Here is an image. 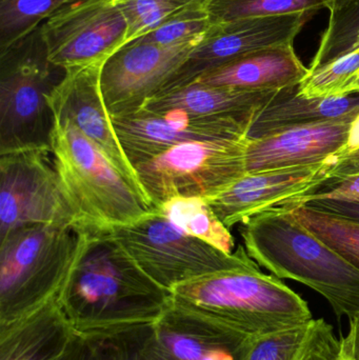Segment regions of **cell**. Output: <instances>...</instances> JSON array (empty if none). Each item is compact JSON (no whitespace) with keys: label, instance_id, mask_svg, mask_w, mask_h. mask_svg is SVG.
I'll return each instance as SVG.
<instances>
[{"label":"cell","instance_id":"1","mask_svg":"<svg viewBox=\"0 0 359 360\" xmlns=\"http://www.w3.org/2000/svg\"><path fill=\"white\" fill-rule=\"evenodd\" d=\"M59 302L75 334L153 325L171 302L109 231L92 232Z\"/></svg>","mask_w":359,"mask_h":360},{"label":"cell","instance_id":"2","mask_svg":"<svg viewBox=\"0 0 359 360\" xmlns=\"http://www.w3.org/2000/svg\"><path fill=\"white\" fill-rule=\"evenodd\" d=\"M240 234L257 264L318 292L339 321L359 315L358 269L306 228L291 207L282 205L250 218Z\"/></svg>","mask_w":359,"mask_h":360},{"label":"cell","instance_id":"3","mask_svg":"<svg viewBox=\"0 0 359 360\" xmlns=\"http://www.w3.org/2000/svg\"><path fill=\"white\" fill-rule=\"evenodd\" d=\"M170 294L175 306L252 338L313 319L301 296L259 266L204 275L176 285Z\"/></svg>","mask_w":359,"mask_h":360},{"label":"cell","instance_id":"4","mask_svg":"<svg viewBox=\"0 0 359 360\" xmlns=\"http://www.w3.org/2000/svg\"><path fill=\"white\" fill-rule=\"evenodd\" d=\"M80 226L21 228L0 243V327L59 298L88 245Z\"/></svg>","mask_w":359,"mask_h":360},{"label":"cell","instance_id":"5","mask_svg":"<svg viewBox=\"0 0 359 360\" xmlns=\"http://www.w3.org/2000/svg\"><path fill=\"white\" fill-rule=\"evenodd\" d=\"M51 151L79 226L110 231L152 211L145 197L72 124L55 116Z\"/></svg>","mask_w":359,"mask_h":360},{"label":"cell","instance_id":"6","mask_svg":"<svg viewBox=\"0 0 359 360\" xmlns=\"http://www.w3.org/2000/svg\"><path fill=\"white\" fill-rule=\"evenodd\" d=\"M65 72L48 58L41 25L0 52V154L51 149L48 96Z\"/></svg>","mask_w":359,"mask_h":360},{"label":"cell","instance_id":"7","mask_svg":"<svg viewBox=\"0 0 359 360\" xmlns=\"http://www.w3.org/2000/svg\"><path fill=\"white\" fill-rule=\"evenodd\" d=\"M109 232L137 266L169 292L219 271L259 266L242 245L233 254L225 253L183 232L157 209Z\"/></svg>","mask_w":359,"mask_h":360},{"label":"cell","instance_id":"8","mask_svg":"<svg viewBox=\"0 0 359 360\" xmlns=\"http://www.w3.org/2000/svg\"><path fill=\"white\" fill-rule=\"evenodd\" d=\"M246 139L193 141L136 167L152 209L177 197L208 199L247 174Z\"/></svg>","mask_w":359,"mask_h":360},{"label":"cell","instance_id":"9","mask_svg":"<svg viewBox=\"0 0 359 360\" xmlns=\"http://www.w3.org/2000/svg\"><path fill=\"white\" fill-rule=\"evenodd\" d=\"M32 226H80L51 149L0 154V239Z\"/></svg>","mask_w":359,"mask_h":360},{"label":"cell","instance_id":"10","mask_svg":"<svg viewBox=\"0 0 359 360\" xmlns=\"http://www.w3.org/2000/svg\"><path fill=\"white\" fill-rule=\"evenodd\" d=\"M48 58L63 70L105 63L129 41L118 0H81L60 8L41 25Z\"/></svg>","mask_w":359,"mask_h":360},{"label":"cell","instance_id":"11","mask_svg":"<svg viewBox=\"0 0 359 360\" xmlns=\"http://www.w3.org/2000/svg\"><path fill=\"white\" fill-rule=\"evenodd\" d=\"M112 120L135 170L183 143L246 139L253 124L238 118L191 115L181 110L152 112L143 108Z\"/></svg>","mask_w":359,"mask_h":360},{"label":"cell","instance_id":"12","mask_svg":"<svg viewBox=\"0 0 359 360\" xmlns=\"http://www.w3.org/2000/svg\"><path fill=\"white\" fill-rule=\"evenodd\" d=\"M313 15L295 13L213 25L160 93L192 84L204 74L250 53L293 44Z\"/></svg>","mask_w":359,"mask_h":360},{"label":"cell","instance_id":"13","mask_svg":"<svg viewBox=\"0 0 359 360\" xmlns=\"http://www.w3.org/2000/svg\"><path fill=\"white\" fill-rule=\"evenodd\" d=\"M202 38L172 46L132 42L114 53L103 63L100 76L112 117L136 111L159 94Z\"/></svg>","mask_w":359,"mask_h":360},{"label":"cell","instance_id":"14","mask_svg":"<svg viewBox=\"0 0 359 360\" xmlns=\"http://www.w3.org/2000/svg\"><path fill=\"white\" fill-rule=\"evenodd\" d=\"M251 340L172 302L143 330L145 350L153 360H244Z\"/></svg>","mask_w":359,"mask_h":360},{"label":"cell","instance_id":"15","mask_svg":"<svg viewBox=\"0 0 359 360\" xmlns=\"http://www.w3.org/2000/svg\"><path fill=\"white\" fill-rule=\"evenodd\" d=\"M103 63L67 70L48 96V103L54 116L70 120L143 195L136 170L122 149L103 101L100 86Z\"/></svg>","mask_w":359,"mask_h":360},{"label":"cell","instance_id":"16","mask_svg":"<svg viewBox=\"0 0 359 360\" xmlns=\"http://www.w3.org/2000/svg\"><path fill=\"white\" fill-rule=\"evenodd\" d=\"M329 162L246 174L219 194L206 199L228 229L274 209L293 207L328 182Z\"/></svg>","mask_w":359,"mask_h":360},{"label":"cell","instance_id":"17","mask_svg":"<svg viewBox=\"0 0 359 360\" xmlns=\"http://www.w3.org/2000/svg\"><path fill=\"white\" fill-rule=\"evenodd\" d=\"M359 110L344 117L274 131L247 139V174L320 164L347 150Z\"/></svg>","mask_w":359,"mask_h":360},{"label":"cell","instance_id":"18","mask_svg":"<svg viewBox=\"0 0 359 360\" xmlns=\"http://www.w3.org/2000/svg\"><path fill=\"white\" fill-rule=\"evenodd\" d=\"M309 74L293 44L250 53L198 78L196 82L244 91L286 90Z\"/></svg>","mask_w":359,"mask_h":360},{"label":"cell","instance_id":"19","mask_svg":"<svg viewBox=\"0 0 359 360\" xmlns=\"http://www.w3.org/2000/svg\"><path fill=\"white\" fill-rule=\"evenodd\" d=\"M280 93L278 90H235L195 82L159 93L141 108L152 112L181 110L191 115L238 118L254 122Z\"/></svg>","mask_w":359,"mask_h":360},{"label":"cell","instance_id":"20","mask_svg":"<svg viewBox=\"0 0 359 360\" xmlns=\"http://www.w3.org/2000/svg\"><path fill=\"white\" fill-rule=\"evenodd\" d=\"M74 335L56 298L23 319L0 327V360H59Z\"/></svg>","mask_w":359,"mask_h":360},{"label":"cell","instance_id":"21","mask_svg":"<svg viewBox=\"0 0 359 360\" xmlns=\"http://www.w3.org/2000/svg\"><path fill=\"white\" fill-rule=\"evenodd\" d=\"M299 86L280 91L278 96L257 116L249 139H259L274 131L344 117L359 110V93L341 97H305Z\"/></svg>","mask_w":359,"mask_h":360},{"label":"cell","instance_id":"22","mask_svg":"<svg viewBox=\"0 0 359 360\" xmlns=\"http://www.w3.org/2000/svg\"><path fill=\"white\" fill-rule=\"evenodd\" d=\"M341 340L325 319L280 330L251 340L244 360H310L327 353L339 352Z\"/></svg>","mask_w":359,"mask_h":360},{"label":"cell","instance_id":"23","mask_svg":"<svg viewBox=\"0 0 359 360\" xmlns=\"http://www.w3.org/2000/svg\"><path fill=\"white\" fill-rule=\"evenodd\" d=\"M177 228L216 249L233 254L234 237L202 197H177L156 207Z\"/></svg>","mask_w":359,"mask_h":360},{"label":"cell","instance_id":"24","mask_svg":"<svg viewBox=\"0 0 359 360\" xmlns=\"http://www.w3.org/2000/svg\"><path fill=\"white\" fill-rule=\"evenodd\" d=\"M359 86V35L351 48L326 65L309 71L299 84L303 96L341 97L358 94Z\"/></svg>","mask_w":359,"mask_h":360},{"label":"cell","instance_id":"25","mask_svg":"<svg viewBox=\"0 0 359 360\" xmlns=\"http://www.w3.org/2000/svg\"><path fill=\"white\" fill-rule=\"evenodd\" d=\"M78 1L81 0H0V52L29 35L57 11Z\"/></svg>","mask_w":359,"mask_h":360},{"label":"cell","instance_id":"26","mask_svg":"<svg viewBox=\"0 0 359 360\" xmlns=\"http://www.w3.org/2000/svg\"><path fill=\"white\" fill-rule=\"evenodd\" d=\"M295 217L359 270V222L307 205L291 207Z\"/></svg>","mask_w":359,"mask_h":360},{"label":"cell","instance_id":"27","mask_svg":"<svg viewBox=\"0 0 359 360\" xmlns=\"http://www.w3.org/2000/svg\"><path fill=\"white\" fill-rule=\"evenodd\" d=\"M212 25L253 17L280 16L295 13H318L327 8L325 0H211L208 6Z\"/></svg>","mask_w":359,"mask_h":360},{"label":"cell","instance_id":"28","mask_svg":"<svg viewBox=\"0 0 359 360\" xmlns=\"http://www.w3.org/2000/svg\"><path fill=\"white\" fill-rule=\"evenodd\" d=\"M328 27L322 34L309 71L326 65L351 48L359 35V0L335 2L328 8Z\"/></svg>","mask_w":359,"mask_h":360},{"label":"cell","instance_id":"29","mask_svg":"<svg viewBox=\"0 0 359 360\" xmlns=\"http://www.w3.org/2000/svg\"><path fill=\"white\" fill-rule=\"evenodd\" d=\"M211 0H118L129 25L128 44L179 12L195 6H208Z\"/></svg>","mask_w":359,"mask_h":360},{"label":"cell","instance_id":"30","mask_svg":"<svg viewBox=\"0 0 359 360\" xmlns=\"http://www.w3.org/2000/svg\"><path fill=\"white\" fill-rule=\"evenodd\" d=\"M207 8L195 6L179 12L132 42L172 46L200 39L213 25Z\"/></svg>","mask_w":359,"mask_h":360},{"label":"cell","instance_id":"31","mask_svg":"<svg viewBox=\"0 0 359 360\" xmlns=\"http://www.w3.org/2000/svg\"><path fill=\"white\" fill-rule=\"evenodd\" d=\"M145 327L138 326L84 338L95 347L99 360H153L143 342Z\"/></svg>","mask_w":359,"mask_h":360},{"label":"cell","instance_id":"32","mask_svg":"<svg viewBox=\"0 0 359 360\" xmlns=\"http://www.w3.org/2000/svg\"><path fill=\"white\" fill-rule=\"evenodd\" d=\"M358 176L359 149L343 154L335 160H331L330 166L327 172V177H328L327 184L331 186Z\"/></svg>","mask_w":359,"mask_h":360},{"label":"cell","instance_id":"33","mask_svg":"<svg viewBox=\"0 0 359 360\" xmlns=\"http://www.w3.org/2000/svg\"><path fill=\"white\" fill-rule=\"evenodd\" d=\"M312 199H334V200L359 202V176L333 184L331 186L330 190L318 191L314 194L303 197L295 207L303 205L308 200H312Z\"/></svg>","mask_w":359,"mask_h":360},{"label":"cell","instance_id":"34","mask_svg":"<svg viewBox=\"0 0 359 360\" xmlns=\"http://www.w3.org/2000/svg\"><path fill=\"white\" fill-rule=\"evenodd\" d=\"M303 205L325 212L334 214L347 219L359 222V202L355 201L334 200V199H312Z\"/></svg>","mask_w":359,"mask_h":360},{"label":"cell","instance_id":"35","mask_svg":"<svg viewBox=\"0 0 359 360\" xmlns=\"http://www.w3.org/2000/svg\"><path fill=\"white\" fill-rule=\"evenodd\" d=\"M59 360H99V357L90 340L75 334L65 354Z\"/></svg>","mask_w":359,"mask_h":360},{"label":"cell","instance_id":"36","mask_svg":"<svg viewBox=\"0 0 359 360\" xmlns=\"http://www.w3.org/2000/svg\"><path fill=\"white\" fill-rule=\"evenodd\" d=\"M341 352L352 360H359V315L350 321L347 336L341 338Z\"/></svg>","mask_w":359,"mask_h":360},{"label":"cell","instance_id":"37","mask_svg":"<svg viewBox=\"0 0 359 360\" xmlns=\"http://www.w3.org/2000/svg\"><path fill=\"white\" fill-rule=\"evenodd\" d=\"M339 352L327 353V354L320 355V356L314 357V359L310 360H337L339 357Z\"/></svg>","mask_w":359,"mask_h":360},{"label":"cell","instance_id":"38","mask_svg":"<svg viewBox=\"0 0 359 360\" xmlns=\"http://www.w3.org/2000/svg\"><path fill=\"white\" fill-rule=\"evenodd\" d=\"M325 1H326L327 10H328V8L331 6V4H335V2L344 1V0H325Z\"/></svg>","mask_w":359,"mask_h":360},{"label":"cell","instance_id":"39","mask_svg":"<svg viewBox=\"0 0 359 360\" xmlns=\"http://www.w3.org/2000/svg\"><path fill=\"white\" fill-rule=\"evenodd\" d=\"M337 360H352L347 355L344 354V353H339V357H337Z\"/></svg>","mask_w":359,"mask_h":360},{"label":"cell","instance_id":"40","mask_svg":"<svg viewBox=\"0 0 359 360\" xmlns=\"http://www.w3.org/2000/svg\"><path fill=\"white\" fill-rule=\"evenodd\" d=\"M358 93H359V86H358Z\"/></svg>","mask_w":359,"mask_h":360}]
</instances>
